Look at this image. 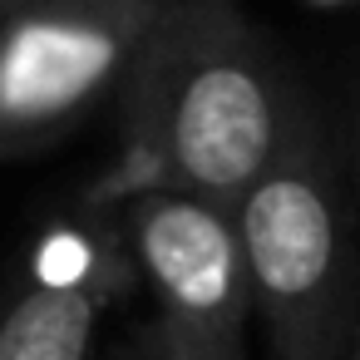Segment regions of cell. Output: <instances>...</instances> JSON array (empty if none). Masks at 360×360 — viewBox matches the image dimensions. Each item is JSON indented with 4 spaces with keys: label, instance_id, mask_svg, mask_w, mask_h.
I'll use <instances>...</instances> for the list:
<instances>
[{
    "label": "cell",
    "instance_id": "obj_1",
    "mask_svg": "<svg viewBox=\"0 0 360 360\" xmlns=\"http://www.w3.org/2000/svg\"><path fill=\"white\" fill-rule=\"evenodd\" d=\"M296 99L237 0H173L119 89L139 193L173 188L237 212Z\"/></svg>",
    "mask_w": 360,
    "mask_h": 360
},
{
    "label": "cell",
    "instance_id": "obj_2",
    "mask_svg": "<svg viewBox=\"0 0 360 360\" xmlns=\"http://www.w3.org/2000/svg\"><path fill=\"white\" fill-rule=\"evenodd\" d=\"M252 311L281 360H345L360 291L345 183L321 114L296 99L266 173L237 202Z\"/></svg>",
    "mask_w": 360,
    "mask_h": 360
},
{
    "label": "cell",
    "instance_id": "obj_3",
    "mask_svg": "<svg viewBox=\"0 0 360 360\" xmlns=\"http://www.w3.org/2000/svg\"><path fill=\"white\" fill-rule=\"evenodd\" d=\"M173 0H30L0 15V163L55 148L119 99Z\"/></svg>",
    "mask_w": 360,
    "mask_h": 360
},
{
    "label": "cell",
    "instance_id": "obj_4",
    "mask_svg": "<svg viewBox=\"0 0 360 360\" xmlns=\"http://www.w3.org/2000/svg\"><path fill=\"white\" fill-rule=\"evenodd\" d=\"M129 242L158 296V326L217 345H247L252 276L232 207L173 188H143L129 202Z\"/></svg>",
    "mask_w": 360,
    "mask_h": 360
},
{
    "label": "cell",
    "instance_id": "obj_5",
    "mask_svg": "<svg viewBox=\"0 0 360 360\" xmlns=\"http://www.w3.org/2000/svg\"><path fill=\"white\" fill-rule=\"evenodd\" d=\"M94 281H40L0 316V360H89Z\"/></svg>",
    "mask_w": 360,
    "mask_h": 360
},
{
    "label": "cell",
    "instance_id": "obj_6",
    "mask_svg": "<svg viewBox=\"0 0 360 360\" xmlns=\"http://www.w3.org/2000/svg\"><path fill=\"white\" fill-rule=\"evenodd\" d=\"M158 355L163 360H247V345H217V340H198V335L158 326Z\"/></svg>",
    "mask_w": 360,
    "mask_h": 360
},
{
    "label": "cell",
    "instance_id": "obj_7",
    "mask_svg": "<svg viewBox=\"0 0 360 360\" xmlns=\"http://www.w3.org/2000/svg\"><path fill=\"white\" fill-rule=\"evenodd\" d=\"M345 148H350V163L360 173V60L350 70V94H345Z\"/></svg>",
    "mask_w": 360,
    "mask_h": 360
},
{
    "label": "cell",
    "instance_id": "obj_8",
    "mask_svg": "<svg viewBox=\"0 0 360 360\" xmlns=\"http://www.w3.org/2000/svg\"><path fill=\"white\" fill-rule=\"evenodd\" d=\"M345 360H360V311H355V330H350V350H345Z\"/></svg>",
    "mask_w": 360,
    "mask_h": 360
},
{
    "label": "cell",
    "instance_id": "obj_9",
    "mask_svg": "<svg viewBox=\"0 0 360 360\" xmlns=\"http://www.w3.org/2000/svg\"><path fill=\"white\" fill-rule=\"evenodd\" d=\"M15 6H30V0H0V11H15Z\"/></svg>",
    "mask_w": 360,
    "mask_h": 360
},
{
    "label": "cell",
    "instance_id": "obj_10",
    "mask_svg": "<svg viewBox=\"0 0 360 360\" xmlns=\"http://www.w3.org/2000/svg\"><path fill=\"white\" fill-rule=\"evenodd\" d=\"M326 6H345V0H326Z\"/></svg>",
    "mask_w": 360,
    "mask_h": 360
},
{
    "label": "cell",
    "instance_id": "obj_11",
    "mask_svg": "<svg viewBox=\"0 0 360 360\" xmlns=\"http://www.w3.org/2000/svg\"><path fill=\"white\" fill-rule=\"evenodd\" d=\"M0 15H6V11H0Z\"/></svg>",
    "mask_w": 360,
    "mask_h": 360
}]
</instances>
